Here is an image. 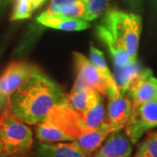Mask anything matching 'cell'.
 I'll return each mask as SVG.
<instances>
[{"label": "cell", "instance_id": "cell-1", "mask_svg": "<svg viewBox=\"0 0 157 157\" xmlns=\"http://www.w3.org/2000/svg\"><path fill=\"white\" fill-rule=\"evenodd\" d=\"M66 102L61 87L37 69L11 96L6 109L25 123L38 125L53 107Z\"/></svg>", "mask_w": 157, "mask_h": 157}, {"label": "cell", "instance_id": "cell-2", "mask_svg": "<svg viewBox=\"0 0 157 157\" xmlns=\"http://www.w3.org/2000/svg\"><path fill=\"white\" fill-rule=\"evenodd\" d=\"M82 133L80 116L67 102L53 107L36 129L38 140L45 143L73 141Z\"/></svg>", "mask_w": 157, "mask_h": 157}, {"label": "cell", "instance_id": "cell-3", "mask_svg": "<svg viewBox=\"0 0 157 157\" xmlns=\"http://www.w3.org/2000/svg\"><path fill=\"white\" fill-rule=\"evenodd\" d=\"M113 38L128 52L132 60H137V51L142 30V20L139 14L110 9L101 20Z\"/></svg>", "mask_w": 157, "mask_h": 157}, {"label": "cell", "instance_id": "cell-4", "mask_svg": "<svg viewBox=\"0 0 157 157\" xmlns=\"http://www.w3.org/2000/svg\"><path fill=\"white\" fill-rule=\"evenodd\" d=\"M0 140L3 144V153L22 156L31 151L33 134L28 124L6 108L0 114Z\"/></svg>", "mask_w": 157, "mask_h": 157}, {"label": "cell", "instance_id": "cell-5", "mask_svg": "<svg viewBox=\"0 0 157 157\" xmlns=\"http://www.w3.org/2000/svg\"><path fill=\"white\" fill-rule=\"evenodd\" d=\"M37 68L23 61L9 64L0 75V114L5 111L11 96L22 86Z\"/></svg>", "mask_w": 157, "mask_h": 157}, {"label": "cell", "instance_id": "cell-6", "mask_svg": "<svg viewBox=\"0 0 157 157\" xmlns=\"http://www.w3.org/2000/svg\"><path fill=\"white\" fill-rule=\"evenodd\" d=\"M73 55L77 76L72 90L94 89L102 96L107 95L108 84L98 68L80 52H73Z\"/></svg>", "mask_w": 157, "mask_h": 157}, {"label": "cell", "instance_id": "cell-7", "mask_svg": "<svg viewBox=\"0 0 157 157\" xmlns=\"http://www.w3.org/2000/svg\"><path fill=\"white\" fill-rule=\"evenodd\" d=\"M155 128H157V100L133 107L125 134L135 144L146 132Z\"/></svg>", "mask_w": 157, "mask_h": 157}, {"label": "cell", "instance_id": "cell-8", "mask_svg": "<svg viewBox=\"0 0 157 157\" xmlns=\"http://www.w3.org/2000/svg\"><path fill=\"white\" fill-rule=\"evenodd\" d=\"M107 96V122L112 132L121 131L128 124L131 115L132 101L128 95L121 94L116 86L108 89Z\"/></svg>", "mask_w": 157, "mask_h": 157}, {"label": "cell", "instance_id": "cell-9", "mask_svg": "<svg viewBox=\"0 0 157 157\" xmlns=\"http://www.w3.org/2000/svg\"><path fill=\"white\" fill-rule=\"evenodd\" d=\"M127 95L131 99L133 107L157 100V78L149 68L143 69Z\"/></svg>", "mask_w": 157, "mask_h": 157}, {"label": "cell", "instance_id": "cell-10", "mask_svg": "<svg viewBox=\"0 0 157 157\" xmlns=\"http://www.w3.org/2000/svg\"><path fill=\"white\" fill-rule=\"evenodd\" d=\"M132 141L121 131L112 132L94 157H131Z\"/></svg>", "mask_w": 157, "mask_h": 157}, {"label": "cell", "instance_id": "cell-11", "mask_svg": "<svg viewBox=\"0 0 157 157\" xmlns=\"http://www.w3.org/2000/svg\"><path fill=\"white\" fill-rule=\"evenodd\" d=\"M111 133L112 130L109 124L107 121H105L98 128L88 132H83L72 142L77 145L86 156L89 157L101 147L104 140Z\"/></svg>", "mask_w": 157, "mask_h": 157}, {"label": "cell", "instance_id": "cell-12", "mask_svg": "<svg viewBox=\"0 0 157 157\" xmlns=\"http://www.w3.org/2000/svg\"><path fill=\"white\" fill-rule=\"evenodd\" d=\"M36 20L37 22L45 27L67 32L83 31L91 26L89 22L84 18L64 17L59 14L44 15L43 13H41Z\"/></svg>", "mask_w": 157, "mask_h": 157}, {"label": "cell", "instance_id": "cell-13", "mask_svg": "<svg viewBox=\"0 0 157 157\" xmlns=\"http://www.w3.org/2000/svg\"><path fill=\"white\" fill-rule=\"evenodd\" d=\"M96 33L99 39L107 46V50L112 57L113 66L124 67L130 62L134 61L129 56L127 50L113 38L112 33L102 24H99L96 26Z\"/></svg>", "mask_w": 157, "mask_h": 157}, {"label": "cell", "instance_id": "cell-14", "mask_svg": "<svg viewBox=\"0 0 157 157\" xmlns=\"http://www.w3.org/2000/svg\"><path fill=\"white\" fill-rule=\"evenodd\" d=\"M143 69L138 61L130 62L124 67L113 66V77L118 90L123 95H127L140 77Z\"/></svg>", "mask_w": 157, "mask_h": 157}, {"label": "cell", "instance_id": "cell-15", "mask_svg": "<svg viewBox=\"0 0 157 157\" xmlns=\"http://www.w3.org/2000/svg\"><path fill=\"white\" fill-rule=\"evenodd\" d=\"M38 152L40 157H87L73 142H41Z\"/></svg>", "mask_w": 157, "mask_h": 157}, {"label": "cell", "instance_id": "cell-16", "mask_svg": "<svg viewBox=\"0 0 157 157\" xmlns=\"http://www.w3.org/2000/svg\"><path fill=\"white\" fill-rule=\"evenodd\" d=\"M101 96V94L94 89L72 90L67 95V103L79 115H82L94 107Z\"/></svg>", "mask_w": 157, "mask_h": 157}, {"label": "cell", "instance_id": "cell-17", "mask_svg": "<svg viewBox=\"0 0 157 157\" xmlns=\"http://www.w3.org/2000/svg\"><path fill=\"white\" fill-rule=\"evenodd\" d=\"M81 119V123L83 132H88L98 128L101 125L105 122V106L103 103L102 96L99 98L94 107H91L84 114L79 115Z\"/></svg>", "mask_w": 157, "mask_h": 157}, {"label": "cell", "instance_id": "cell-18", "mask_svg": "<svg viewBox=\"0 0 157 157\" xmlns=\"http://www.w3.org/2000/svg\"><path fill=\"white\" fill-rule=\"evenodd\" d=\"M90 60L96 67L98 68L100 73L102 74L104 78L107 80V84H108V89L112 86H116L113 77V74L107 67V64L106 62L103 52L100 49L96 48L92 43L90 45Z\"/></svg>", "mask_w": 157, "mask_h": 157}, {"label": "cell", "instance_id": "cell-19", "mask_svg": "<svg viewBox=\"0 0 157 157\" xmlns=\"http://www.w3.org/2000/svg\"><path fill=\"white\" fill-rule=\"evenodd\" d=\"M86 5V12L84 19L87 21H93L102 14L106 13L110 7L113 0H81Z\"/></svg>", "mask_w": 157, "mask_h": 157}, {"label": "cell", "instance_id": "cell-20", "mask_svg": "<svg viewBox=\"0 0 157 157\" xmlns=\"http://www.w3.org/2000/svg\"><path fill=\"white\" fill-rule=\"evenodd\" d=\"M134 157H157V131L150 133L140 143Z\"/></svg>", "mask_w": 157, "mask_h": 157}, {"label": "cell", "instance_id": "cell-21", "mask_svg": "<svg viewBox=\"0 0 157 157\" xmlns=\"http://www.w3.org/2000/svg\"><path fill=\"white\" fill-rule=\"evenodd\" d=\"M33 11V6L30 0H15L11 20L17 21L30 18Z\"/></svg>", "mask_w": 157, "mask_h": 157}, {"label": "cell", "instance_id": "cell-22", "mask_svg": "<svg viewBox=\"0 0 157 157\" xmlns=\"http://www.w3.org/2000/svg\"><path fill=\"white\" fill-rule=\"evenodd\" d=\"M85 12H86V5L84 2L81 0H76L73 3L61 9L59 14L64 17L83 18Z\"/></svg>", "mask_w": 157, "mask_h": 157}, {"label": "cell", "instance_id": "cell-23", "mask_svg": "<svg viewBox=\"0 0 157 157\" xmlns=\"http://www.w3.org/2000/svg\"><path fill=\"white\" fill-rule=\"evenodd\" d=\"M76 0H51L48 9L42 12L44 15H56L59 14L61 9L68 5L73 3Z\"/></svg>", "mask_w": 157, "mask_h": 157}, {"label": "cell", "instance_id": "cell-24", "mask_svg": "<svg viewBox=\"0 0 157 157\" xmlns=\"http://www.w3.org/2000/svg\"><path fill=\"white\" fill-rule=\"evenodd\" d=\"M127 4V6H129L133 11L135 12H140L142 10L143 6V0H123Z\"/></svg>", "mask_w": 157, "mask_h": 157}, {"label": "cell", "instance_id": "cell-25", "mask_svg": "<svg viewBox=\"0 0 157 157\" xmlns=\"http://www.w3.org/2000/svg\"><path fill=\"white\" fill-rule=\"evenodd\" d=\"M33 4V9H38L39 7L42 6L44 3H45L46 0H30Z\"/></svg>", "mask_w": 157, "mask_h": 157}, {"label": "cell", "instance_id": "cell-26", "mask_svg": "<svg viewBox=\"0 0 157 157\" xmlns=\"http://www.w3.org/2000/svg\"><path fill=\"white\" fill-rule=\"evenodd\" d=\"M11 0H0V15L4 11L5 8L11 3Z\"/></svg>", "mask_w": 157, "mask_h": 157}, {"label": "cell", "instance_id": "cell-27", "mask_svg": "<svg viewBox=\"0 0 157 157\" xmlns=\"http://www.w3.org/2000/svg\"><path fill=\"white\" fill-rule=\"evenodd\" d=\"M0 157H20L19 155H6L5 153H2L0 155Z\"/></svg>", "mask_w": 157, "mask_h": 157}, {"label": "cell", "instance_id": "cell-28", "mask_svg": "<svg viewBox=\"0 0 157 157\" xmlns=\"http://www.w3.org/2000/svg\"><path fill=\"white\" fill-rule=\"evenodd\" d=\"M3 153V144H2V141L0 140V155Z\"/></svg>", "mask_w": 157, "mask_h": 157}, {"label": "cell", "instance_id": "cell-29", "mask_svg": "<svg viewBox=\"0 0 157 157\" xmlns=\"http://www.w3.org/2000/svg\"><path fill=\"white\" fill-rule=\"evenodd\" d=\"M154 1V3H155V5L157 6V0H153Z\"/></svg>", "mask_w": 157, "mask_h": 157}]
</instances>
